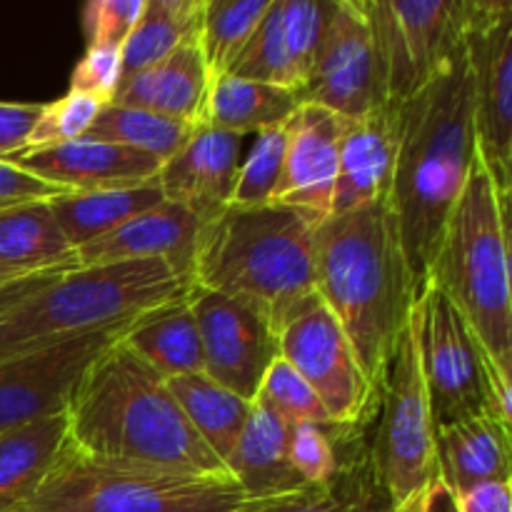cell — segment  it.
<instances>
[{"label":"cell","mask_w":512,"mask_h":512,"mask_svg":"<svg viewBox=\"0 0 512 512\" xmlns=\"http://www.w3.org/2000/svg\"><path fill=\"white\" fill-rule=\"evenodd\" d=\"M68 445L98 465L180 475H230L200 440L168 385L123 338L88 368L65 410Z\"/></svg>","instance_id":"7a4b0ae2"},{"label":"cell","mask_w":512,"mask_h":512,"mask_svg":"<svg viewBox=\"0 0 512 512\" xmlns=\"http://www.w3.org/2000/svg\"><path fill=\"white\" fill-rule=\"evenodd\" d=\"M288 430L290 425L273 410L253 400L248 423L225 463L228 473L253 503L295 498L308 490L288 460Z\"/></svg>","instance_id":"7402d4cb"},{"label":"cell","mask_w":512,"mask_h":512,"mask_svg":"<svg viewBox=\"0 0 512 512\" xmlns=\"http://www.w3.org/2000/svg\"><path fill=\"white\" fill-rule=\"evenodd\" d=\"M398 155V108L378 110L365 118L348 120L338 150L330 215L350 213L388 200Z\"/></svg>","instance_id":"ffe728a7"},{"label":"cell","mask_w":512,"mask_h":512,"mask_svg":"<svg viewBox=\"0 0 512 512\" xmlns=\"http://www.w3.org/2000/svg\"><path fill=\"white\" fill-rule=\"evenodd\" d=\"M163 200V193L153 180V183L133 185V188L85 190V193L65 190V193L50 198L48 205L68 243L78 253V248L88 245L90 240L103 238L125 220L155 208Z\"/></svg>","instance_id":"4316f807"},{"label":"cell","mask_w":512,"mask_h":512,"mask_svg":"<svg viewBox=\"0 0 512 512\" xmlns=\"http://www.w3.org/2000/svg\"><path fill=\"white\" fill-rule=\"evenodd\" d=\"M253 505L233 475L98 465L65 445L23 512H243Z\"/></svg>","instance_id":"52a82bcc"},{"label":"cell","mask_w":512,"mask_h":512,"mask_svg":"<svg viewBox=\"0 0 512 512\" xmlns=\"http://www.w3.org/2000/svg\"><path fill=\"white\" fill-rule=\"evenodd\" d=\"M458 495L463 512H512L510 483H483Z\"/></svg>","instance_id":"ee69618b"},{"label":"cell","mask_w":512,"mask_h":512,"mask_svg":"<svg viewBox=\"0 0 512 512\" xmlns=\"http://www.w3.org/2000/svg\"><path fill=\"white\" fill-rule=\"evenodd\" d=\"M145 0H90L83 8L88 48L120 50L143 13Z\"/></svg>","instance_id":"ab89813d"},{"label":"cell","mask_w":512,"mask_h":512,"mask_svg":"<svg viewBox=\"0 0 512 512\" xmlns=\"http://www.w3.org/2000/svg\"><path fill=\"white\" fill-rule=\"evenodd\" d=\"M200 18L203 0H145L138 23L120 48L123 78L160 63L185 43L198 40Z\"/></svg>","instance_id":"f546056e"},{"label":"cell","mask_w":512,"mask_h":512,"mask_svg":"<svg viewBox=\"0 0 512 512\" xmlns=\"http://www.w3.org/2000/svg\"><path fill=\"white\" fill-rule=\"evenodd\" d=\"M123 73H120V50L85 48L83 58L70 73V93L93 95L100 103H113Z\"/></svg>","instance_id":"60d3db41"},{"label":"cell","mask_w":512,"mask_h":512,"mask_svg":"<svg viewBox=\"0 0 512 512\" xmlns=\"http://www.w3.org/2000/svg\"><path fill=\"white\" fill-rule=\"evenodd\" d=\"M300 100L348 120L390 105L383 55L365 0H333L323 45Z\"/></svg>","instance_id":"4fadbf2b"},{"label":"cell","mask_w":512,"mask_h":512,"mask_svg":"<svg viewBox=\"0 0 512 512\" xmlns=\"http://www.w3.org/2000/svg\"><path fill=\"white\" fill-rule=\"evenodd\" d=\"M68 440L65 415L0 433V512H23Z\"/></svg>","instance_id":"d4e9b609"},{"label":"cell","mask_w":512,"mask_h":512,"mask_svg":"<svg viewBox=\"0 0 512 512\" xmlns=\"http://www.w3.org/2000/svg\"><path fill=\"white\" fill-rule=\"evenodd\" d=\"M280 358L315 390L335 428L353 430L368 415L375 388L335 315L318 295L300 300L278 325Z\"/></svg>","instance_id":"30bf717a"},{"label":"cell","mask_w":512,"mask_h":512,"mask_svg":"<svg viewBox=\"0 0 512 512\" xmlns=\"http://www.w3.org/2000/svg\"><path fill=\"white\" fill-rule=\"evenodd\" d=\"M43 103H0V160L23 153Z\"/></svg>","instance_id":"b9f144b4"},{"label":"cell","mask_w":512,"mask_h":512,"mask_svg":"<svg viewBox=\"0 0 512 512\" xmlns=\"http://www.w3.org/2000/svg\"><path fill=\"white\" fill-rule=\"evenodd\" d=\"M285 163V123L255 133V145L240 163L230 205H268L275 203Z\"/></svg>","instance_id":"d590c367"},{"label":"cell","mask_w":512,"mask_h":512,"mask_svg":"<svg viewBox=\"0 0 512 512\" xmlns=\"http://www.w3.org/2000/svg\"><path fill=\"white\" fill-rule=\"evenodd\" d=\"M100 103L93 95L83 93H65L53 103H43V113H40L38 123H35L33 133H30L28 148H48V145L70 143V140H80L90 130L93 120L98 118Z\"/></svg>","instance_id":"74e56055"},{"label":"cell","mask_w":512,"mask_h":512,"mask_svg":"<svg viewBox=\"0 0 512 512\" xmlns=\"http://www.w3.org/2000/svg\"><path fill=\"white\" fill-rule=\"evenodd\" d=\"M315 295L375 388L420 298L388 200L315 225Z\"/></svg>","instance_id":"3957f363"},{"label":"cell","mask_w":512,"mask_h":512,"mask_svg":"<svg viewBox=\"0 0 512 512\" xmlns=\"http://www.w3.org/2000/svg\"><path fill=\"white\" fill-rule=\"evenodd\" d=\"M413 323L435 428L488 415L490 360L455 305L438 288L425 285Z\"/></svg>","instance_id":"9c48e42d"},{"label":"cell","mask_w":512,"mask_h":512,"mask_svg":"<svg viewBox=\"0 0 512 512\" xmlns=\"http://www.w3.org/2000/svg\"><path fill=\"white\" fill-rule=\"evenodd\" d=\"M8 163L18 165L25 173H33L45 183L78 193L153 183L163 165L158 158L140 150L88 138L23 150L8 158Z\"/></svg>","instance_id":"ac0fdd59"},{"label":"cell","mask_w":512,"mask_h":512,"mask_svg":"<svg viewBox=\"0 0 512 512\" xmlns=\"http://www.w3.org/2000/svg\"><path fill=\"white\" fill-rule=\"evenodd\" d=\"M58 275L60 273H33V275H23V278L3 280V283H0V315H3L5 310L13 308V305H18L20 300L38 293V290L45 288L48 283H53Z\"/></svg>","instance_id":"bcb514c9"},{"label":"cell","mask_w":512,"mask_h":512,"mask_svg":"<svg viewBox=\"0 0 512 512\" xmlns=\"http://www.w3.org/2000/svg\"><path fill=\"white\" fill-rule=\"evenodd\" d=\"M165 385L188 418V423L200 435V440L223 463H228L230 453H233L235 443H238L240 433L250 418L253 400L230 393L228 388H223L203 373L170 378L165 380Z\"/></svg>","instance_id":"f1b7e54d"},{"label":"cell","mask_w":512,"mask_h":512,"mask_svg":"<svg viewBox=\"0 0 512 512\" xmlns=\"http://www.w3.org/2000/svg\"><path fill=\"white\" fill-rule=\"evenodd\" d=\"M330 5L333 0H280V28H283L285 53L293 68L298 95L318 60Z\"/></svg>","instance_id":"e575fe53"},{"label":"cell","mask_w":512,"mask_h":512,"mask_svg":"<svg viewBox=\"0 0 512 512\" xmlns=\"http://www.w3.org/2000/svg\"><path fill=\"white\" fill-rule=\"evenodd\" d=\"M473 75L478 155L505 195L512 193V3L473 0L465 28Z\"/></svg>","instance_id":"7c38bea8"},{"label":"cell","mask_w":512,"mask_h":512,"mask_svg":"<svg viewBox=\"0 0 512 512\" xmlns=\"http://www.w3.org/2000/svg\"><path fill=\"white\" fill-rule=\"evenodd\" d=\"M188 290L190 285L160 260L65 270L0 315V363L133 323Z\"/></svg>","instance_id":"8992f818"},{"label":"cell","mask_w":512,"mask_h":512,"mask_svg":"<svg viewBox=\"0 0 512 512\" xmlns=\"http://www.w3.org/2000/svg\"><path fill=\"white\" fill-rule=\"evenodd\" d=\"M395 108L398 155L388 205L410 273L423 293L440 235L478 155L465 38L433 80Z\"/></svg>","instance_id":"6da1fadb"},{"label":"cell","mask_w":512,"mask_h":512,"mask_svg":"<svg viewBox=\"0 0 512 512\" xmlns=\"http://www.w3.org/2000/svg\"><path fill=\"white\" fill-rule=\"evenodd\" d=\"M333 430L313 423L290 425L288 460L308 490L323 488L335 478L340 468L338 450L333 443Z\"/></svg>","instance_id":"f35d334b"},{"label":"cell","mask_w":512,"mask_h":512,"mask_svg":"<svg viewBox=\"0 0 512 512\" xmlns=\"http://www.w3.org/2000/svg\"><path fill=\"white\" fill-rule=\"evenodd\" d=\"M240 148L243 135L198 123L188 143L173 158L163 160L155 183L165 200L188 208L203 223L230 205Z\"/></svg>","instance_id":"e0dca14e"},{"label":"cell","mask_w":512,"mask_h":512,"mask_svg":"<svg viewBox=\"0 0 512 512\" xmlns=\"http://www.w3.org/2000/svg\"><path fill=\"white\" fill-rule=\"evenodd\" d=\"M253 400L265 405L268 410H273L288 425L313 423L320 425V428H335L328 410L323 408L320 398L315 395V390L283 358H275L270 363Z\"/></svg>","instance_id":"836d02e7"},{"label":"cell","mask_w":512,"mask_h":512,"mask_svg":"<svg viewBox=\"0 0 512 512\" xmlns=\"http://www.w3.org/2000/svg\"><path fill=\"white\" fill-rule=\"evenodd\" d=\"M193 130L195 123L108 103L100 108L98 118L93 120V125H90V130L83 138L140 150V153L153 155V158L163 163V160L173 158L188 143Z\"/></svg>","instance_id":"4dcf8cb0"},{"label":"cell","mask_w":512,"mask_h":512,"mask_svg":"<svg viewBox=\"0 0 512 512\" xmlns=\"http://www.w3.org/2000/svg\"><path fill=\"white\" fill-rule=\"evenodd\" d=\"M228 75L255 80V83L278 85V88H290L298 93L293 68H290L288 53H285L283 28H280V0H273V5L263 15L258 30L248 40V45H245V50L235 60Z\"/></svg>","instance_id":"8d00e7d4"},{"label":"cell","mask_w":512,"mask_h":512,"mask_svg":"<svg viewBox=\"0 0 512 512\" xmlns=\"http://www.w3.org/2000/svg\"><path fill=\"white\" fill-rule=\"evenodd\" d=\"M25 273H20V270H13V268H8V265H3L0 263V283H3V280H13V278H23Z\"/></svg>","instance_id":"c3c4849f"},{"label":"cell","mask_w":512,"mask_h":512,"mask_svg":"<svg viewBox=\"0 0 512 512\" xmlns=\"http://www.w3.org/2000/svg\"><path fill=\"white\" fill-rule=\"evenodd\" d=\"M208 90V68L198 40H193L160 63L120 80L113 103L198 125L203 120Z\"/></svg>","instance_id":"44dd1931"},{"label":"cell","mask_w":512,"mask_h":512,"mask_svg":"<svg viewBox=\"0 0 512 512\" xmlns=\"http://www.w3.org/2000/svg\"><path fill=\"white\" fill-rule=\"evenodd\" d=\"M275 512H393V505L375 483L368 458H358L340 463L328 485L283 500Z\"/></svg>","instance_id":"d6a6232c"},{"label":"cell","mask_w":512,"mask_h":512,"mask_svg":"<svg viewBox=\"0 0 512 512\" xmlns=\"http://www.w3.org/2000/svg\"><path fill=\"white\" fill-rule=\"evenodd\" d=\"M510 195L475 155L468 183L445 223L428 285L455 305L495 370L512 378Z\"/></svg>","instance_id":"5b68a950"},{"label":"cell","mask_w":512,"mask_h":512,"mask_svg":"<svg viewBox=\"0 0 512 512\" xmlns=\"http://www.w3.org/2000/svg\"><path fill=\"white\" fill-rule=\"evenodd\" d=\"M418 500V498H415ZM415 500L413 503H408V505H403V508H398V510H393V512H415Z\"/></svg>","instance_id":"681fc988"},{"label":"cell","mask_w":512,"mask_h":512,"mask_svg":"<svg viewBox=\"0 0 512 512\" xmlns=\"http://www.w3.org/2000/svg\"><path fill=\"white\" fill-rule=\"evenodd\" d=\"M190 308L203 345V375L253 400L265 370L280 358L278 328L263 308L213 290L190 288Z\"/></svg>","instance_id":"5bb4252c"},{"label":"cell","mask_w":512,"mask_h":512,"mask_svg":"<svg viewBox=\"0 0 512 512\" xmlns=\"http://www.w3.org/2000/svg\"><path fill=\"white\" fill-rule=\"evenodd\" d=\"M300 103V95L290 88L223 75L210 83L200 123L245 138L248 133L288 123Z\"/></svg>","instance_id":"83f0119b"},{"label":"cell","mask_w":512,"mask_h":512,"mask_svg":"<svg viewBox=\"0 0 512 512\" xmlns=\"http://www.w3.org/2000/svg\"><path fill=\"white\" fill-rule=\"evenodd\" d=\"M200 220L188 208L163 200L155 208L125 220L103 238L78 248V268L88 265L160 260L190 285Z\"/></svg>","instance_id":"d6986e66"},{"label":"cell","mask_w":512,"mask_h":512,"mask_svg":"<svg viewBox=\"0 0 512 512\" xmlns=\"http://www.w3.org/2000/svg\"><path fill=\"white\" fill-rule=\"evenodd\" d=\"M438 473L458 493L483 483H510V428L490 415L435 428Z\"/></svg>","instance_id":"603a6c76"},{"label":"cell","mask_w":512,"mask_h":512,"mask_svg":"<svg viewBox=\"0 0 512 512\" xmlns=\"http://www.w3.org/2000/svg\"><path fill=\"white\" fill-rule=\"evenodd\" d=\"M378 425L368 465L393 510L413 503L438 470L435 423L420 370L415 323L405 325L383 378L375 385Z\"/></svg>","instance_id":"ba28073f"},{"label":"cell","mask_w":512,"mask_h":512,"mask_svg":"<svg viewBox=\"0 0 512 512\" xmlns=\"http://www.w3.org/2000/svg\"><path fill=\"white\" fill-rule=\"evenodd\" d=\"M0 263L25 275L78 268V253L60 230L48 200L0 208Z\"/></svg>","instance_id":"484cf974"},{"label":"cell","mask_w":512,"mask_h":512,"mask_svg":"<svg viewBox=\"0 0 512 512\" xmlns=\"http://www.w3.org/2000/svg\"><path fill=\"white\" fill-rule=\"evenodd\" d=\"M133 323L113 325L0 363V433L65 415L90 365L118 343Z\"/></svg>","instance_id":"9a60e30c"},{"label":"cell","mask_w":512,"mask_h":512,"mask_svg":"<svg viewBox=\"0 0 512 512\" xmlns=\"http://www.w3.org/2000/svg\"><path fill=\"white\" fill-rule=\"evenodd\" d=\"M473 0H365L390 105H400L433 80L463 45Z\"/></svg>","instance_id":"8fae6325"},{"label":"cell","mask_w":512,"mask_h":512,"mask_svg":"<svg viewBox=\"0 0 512 512\" xmlns=\"http://www.w3.org/2000/svg\"><path fill=\"white\" fill-rule=\"evenodd\" d=\"M323 218L290 205H228L203 220L190 288L245 300L273 318L315 293V225Z\"/></svg>","instance_id":"277c9868"},{"label":"cell","mask_w":512,"mask_h":512,"mask_svg":"<svg viewBox=\"0 0 512 512\" xmlns=\"http://www.w3.org/2000/svg\"><path fill=\"white\" fill-rule=\"evenodd\" d=\"M60 193H65V190L58 185L45 183V180L35 178L33 173L20 170L18 165L0 160V208L28 203V200H50Z\"/></svg>","instance_id":"7bdbcfd3"},{"label":"cell","mask_w":512,"mask_h":512,"mask_svg":"<svg viewBox=\"0 0 512 512\" xmlns=\"http://www.w3.org/2000/svg\"><path fill=\"white\" fill-rule=\"evenodd\" d=\"M273 0H203L198 45L210 83L230 73Z\"/></svg>","instance_id":"1f68e13d"},{"label":"cell","mask_w":512,"mask_h":512,"mask_svg":"<svg viewBox=\"0 0 512 512\" xmlns=\"http://www.w3.org/2000/svg\"><path fill=\"white\" fill-rule=\"evenodd\" d=\"M123 343L163 380L203 373V345L188 293L140 315Z\"/></svg>","instance_id":"cb8c5ba5"},{"label":"cell","mask_w":512,"mask_h":512,"mask_svg":"<svg viewBox=\"0 0 512 512\" xmlns=\"http://www.w3.org/2000/svg\"><path fill=\"white\" fill-rule=\"evenodd\" d=\"M285 500H288V498H285ZM280 503H283V500H268V503H258V505H253V508H248L243 512H275V508H278Z\"/></svg>","instance_id":"7dc6e473"},{"label":"cell","mask_w":512,"mask_h":512,"mask_svg":"<svg viewBox=\"0 0 512 512\" xmlns=\"http://www.w3.org/2000/svg\"><path fill=\"white\" fill-rule=\"evenodd\" d=\"M415 512H463V505H460L458 490L450 488L448 480L435 470L430 483L415 500Z\"/></svg>","instance_id":"f6af8a7d"},{"label":"cell","mask_w":512,"mask_h":512,"mask_svg":"<svg viewBox=\"0 0 512 512\" xmlns=\"http://www.w3.org/2000/svg\"><path fill=\"white\" fill-rule=\"evenodd\" d=\"M348 118L315 103H300L285 123V163L275 203L325 218L333 205L338 150Z\"/></svg>","instance_id":"2e32d148"}]
</instances>
